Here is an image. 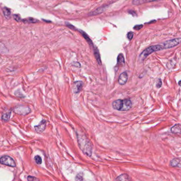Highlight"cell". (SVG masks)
<instances>
[{
	"label": "cell",
	"mask_w": 181,
	"mask_h": 181,
	"mask_svg": "<svg viewBox=\"0 0 181 181\" xmlns=\"http://www.w3.org/2000/svg\"><path fill=\"white\" fill-rule=\"evenodd\" d=\"M84 84L81 81H77L74 82L73 86V92L75 94L79 93L81 90Z\"/></svg>",
	"instance_id": "52a82bcc"
},
{
	"label": "cell",
	"mask_w": 181,
	"mask_h": 181,
	"mask_svg": "<svg viewBox=\"0 0 181 181\" xmlns=\"http://www.w3.org/2000/svg\"><path fill=\"white\" fill-rule=\"evenodd\" d=\"M116 180H118V181H130V179L129 178V176H128V174H123L118 176V177L116 178Z\"/></svg>",
	"instance_id": "9a60e30c"
},
{
	"label": "cell",
	"mask_w": 181,
	"mask_h": 181,
	"mask_svg": "<svg viewBox=\"0 0 181 181\" xmlns=\"http://www.w3.org/2000/svg\"><path fill=\"white\" fill-rule=\"evenodd\" d=\"M162 80H161L160 79H159L158 81H157V82L156 87H157L158 88H160V87H162Z\"/></svg>",
	"instance_id": "603a6c76"
},
{
	"label": "cell",
	"mask_w": 181,
	"mask_h": 181,
	"mask_svg": "<svg viewBox=\"0 0 181 181\" xmlns=\"http://www.w3.org/2000/svg\"><path fill=\"white\" fill-rule=\"evenodd\" d=\"M15 17V19L16 21H20V17H19V15H14Z\"/></svg>",
	"instance_id": "4316f807"
},
{
	"label": "cell",
	"mask_w": 181,
	"mask_h": 181,
	"mask_svg": "<svg viewBox=\"0 0 181 181\" xmlns=\"http://www.w3.org/2000/svg\"><path fill=\"white\" fill-rule=\"evenodd\" d=\"M128 79V74L125 72H123L121 74L120 76L118 78V82L120 85H124L125 84Z\"/></svg>",
	"instance_id": "9c48e42d"
},
{
	"label": "cell",
	"mask_w": 181,
	"mask_h": 181,
	"mask_svg": "<svg viewBox=\"0 0 181 181\" xmlns=\"http://www.w3.org/2000/svg\"><path fill=\"white\" fill-rule=\"evenodd\" d=\"M179 84L180 86V81H179Z\"/></svg>",
	"instance_id": "83f0119b"
},
{
	"label": "cell",
	"mask_w": 181,
	"mask_h": 181,
	"mask_svg": "<svg viewBox=\"0 0 181 181\" xmlns=\"http://www.w3.org/2000/svg\"><path fill=\"white\" fill-rule=\"evenodd\" d=\"M24 21H26V22H31V23H34V22H38L39 21L36 20V19H33V18H29L28 19H25Z\"/></svg>",
	"instance_id": "44dd1931"
},
{
	"label": "cell",
	"mask_w": 181,
	"mask_h": 181,
	"mask_svg": "<svg viewBox=\"0 0 181 181\" xmlns=\"http://www.w3.org/2000/svg\"><path fill=\"white\" fill-rule=\"evenodd\" d=\"M170 165L172 167H177L181 168V159L180 158H175L170 162Z\"/></svg>",
	"instance_id": "7c38bea8"
},
{
	"label": "cell",
	"mask_w": 181,
	"mask_h": 181,
	"mask_svg": "<svg viewBox=\"0 0 181 181\" xmlns=\"http://www.w3.org/2000/svg\"><path fill=\"white\" fill-rule=\"evenodd\" d=\"M82 173H80L78 174V175H77L76 176V180H78V181H81V180H83V177H82Z\"/></svg>",
	"instance_id": "7402d4cb"
},
{
	"label": "cell",
	"mask_w": 181,
	"mask_h": 181,
	"mask_svg": "<svg viewBox=\"0 0 181 181\" xmlns=\"http://www.w3.org/2000/svg\"><path fill=\"white\" fill-rule=\"evenodd\" d=\"M10 112H8V113H4L2 116V120L4 121H8L10 120Z\"/></svg>",
	"instance_id": "d6986e66"
},
{
	"label": "cell",
	"mask_w": 181,
	"mask_h": 181,
	"mask_svg": "<svg viewBox=\"0 0 181 181\" xmlns=\"http://www.w3.org/2000/svg\"><path fill=\"white\" fill-rule=\"evenodd\" d=\"M132 101L130 99L123 100V106L121 111H126L130 110L132 107Z\"/></svg>",
	"instance_id": "ba28073f"
},
{
	"label": "cell",
	"mask_w": 181,
	"mask_h": 181,
	"mask_svg": "<svg viewBox=\"0 0 181 181\" xmlns=\"http://www.w3.org/2000/svg\"><path fill=\"white\" fill-rule=\"evenodd\" d=\"M143 27V26L142 25H137L135 26V27H134V29L137 30H140V29H141Z\"/></svg>",
	"instance_id": "484cf974"
},
{
	"label": "cell",
	"mask_w": 181,
	"mask_h": 181,
	"mask_svg": "<svg viewBox=\"0 0 181 181\" xmlns=\"http://www.w3.org/2000/svg\"><path fill=\"white\" fill-rule=\"evenodd\" d=\"M127 37H128V39H129V40L132 39L133 37V33L132 32H129L128 34Z\"/></svg>",
	"instance_id": "cb8c5ba5"
},
{
	"label": "cell",
	"mask_w": 181,
	"mask_h": 181,
	"mask_svg": "<svg viewBox=\"0 0 181 181\" xmlns=\"http://www.w3.org/2000/svg\"><path fill=\"white\" fill-rule=\"evenodd\" d=\"M35 160L36 162V163L37 164H41L42 162V158L40 157V156L37 155V156L35 157Z\"/></svg>",
	"instance_id": "ffe728a7"
},
{
	"label": "cell",
	"mask_w": 181,
	"mask_h": 181,
	"mask_svg": "<svg viewBox=\"0 0 181 181\" xmlns=\"http://www.w3.org/2000/svg\"><path fill=\"white\" fill-rule=\"evenodd\" d=\"M160 0H133L132 4L133 5H141V4H145L146 3H149V2H155L158 1Z\"/></svg>",
	"instance_id": "8fae6325"
},
{
	"label": "cell",
	"mask_w": 181,
	"mask_h": 181,
	"mask_svg": "<svg viewBox=\"0 0 181 181\" xmlns=\"http://www.w3.org/2000/svg\"><path fill=\"white\" fill-rule=\"evenodd\" d=\"M14 111L17 114L25 115L29 114L31 111H30L29 108H28L27 106H18V107L15 108Z\"/></svg>",
	"instance_id": "5b68a950"
},
{
	"label": "cell",
	"mask_w": 181,
	"mask_h": 181,
	"mask_svg": "<svg viewBox=\"0 0 181 181\" xmlns=\"http://www.w3.org/2000/svg\"><path fill=\"white\" fill-rule=\"evenodd\" d=\"M163 46L162 45H152V46H150L145 49V51H143L142 53H141L140 55V58L142 60L145 59V57L150 55V54L153 53L154 52L161 51L164 50Z\"/></svg>",
	"instance_id": "7a4b0ae2"
},
{
	"label": "cell",
	"mask_w": 181,
	"mask_h": 181,
	"mask_svg": "<svg viewBox=\"0 0 181 181\" xmlns=\"http://www.w3.org/2000/svg\"><path fill=\"white\" fill-rule=\"evenodd\" d=\"M27 179L28 181H35V180L38 181V179H37L36 177H33V176H29L28 177Z\"/></svg>",
	"instance_id": "d4e9b609"
},
{
	"label": "cell",
	"mask_w": 181,
	"mask_h": 181,
	"mask_svg": "<svg viewBox=\"0 0 181 181\" xmlns=\"http://www.w3.org/2000/svg\"><path fill=\"white\" fill-rule=\"evenodd\" d=\"M112 106L114 110L121 111L122 106H123V100L118 99V100L115 101L112 103Z\"/></svg>",
	"instance_id": "30bf717a"
},
{
	"label": "cell",
	"mask_w": 181,
	"mask_h": 181,
	"mask_svg": "<svg viewBox=\"0 0 181 181\" xmlns=\"http://www.w3.org/2000/svg\"><path fill=\"white\" fill-rule=\"evenodd\" d=\"M46 126V121L42 120L40 122V123L35 126V130L36 132L42 133L45 130Z\"/></svg>",
	"instance_id": "8992f818"
},
{
	"label": "cell",
	"mask_w": 181,
	"mask_h": 181,
	"mask_svg": "<svg viewBox=\"0 0 181 181\" xmlns=\"http://www.w3.org/2000/svg\"><path fill=\"white\" fill-rule=\"evenodd\" d=\"M180 42H181V38H175L174 39H171L165 42L162 45L164 49H170L173 47L177 46V45L179 44Z\"/></svg>",
	"instance_id": "277c9868"
},
{
	"label": "cell",
	"mask_w": 181,
	"mask_h": 181,
	"mask_svg": "<svg viewBox=\"0 0 181 181\" xmlns=\"http://www.w3.org/2000/svg\"><path fill=\"white\" fill-rule=\"evenodd\" d=\"M118 65H121V64H124L125 63V60H124V57L123 55L122 54H119L118 57Z\"/></svg>",
	"instance_id": "ac0fdd59"
},
{
	"label": "cell",
	"mask_w": 181,
	"mask_h": 181,
	"mask_svg": "<svg viewBox=\"0 0 181 181\" xmlns=\"http://www.w3.org/2000/svg\"><path fill=\"white\" fill-rule=\"evenodd\" d=\"M78 141L80 149L87 156H91L93 147L90 141L84 135H78Z\"/></svg>",
	"instance_id": "6da1fadb"
},
{
	"label": "cell",
	"mask_w": 181,
	"mask_h": 181,
	"mask_svg": "<svg viewBox=\"0 0 181 181\" xmlns=\"http://www.w3.org/2000/svg\"><path fill=\"white\" fill-rule=\"evenodd\" d=\"M171 132L174 133V134H178L180 135L181 134V124H177L173 126L171 128Z\"/></svg>",
	"instance_id": "4fadbf2b"
},
{
	"label": "cell",
	"mask_w": 181,
	"mask_h": 181,
	"mask_svg": "<svg viewBox=\"0 0 181 181\" xmlns=\"http://www.w3.org/2000/svg\"><path fill=\"white\" fill-rule=\"evenodd\" d=\"M3 11L4 16L6 18V19H9L10 18V10L9 9L7 8H3Z\"/></svg>",
	"instance_id": "e0dca14e"
},
{
	"label": "cell",
	"mask_w": 181,
	"mask_h": 181,
	"mask_svg": "<svg viewBox=\"0 0 181 181\" xmlns=\"http://www.w3.org/2000/svg\"><path fill=\"white\" fill-rule=\"evenodd\" d=\"M80 32H81V34H82L83 37H84V38L86 39L87 41L88 42V43L89 44V45H91V46H93V42H92V41H91V40L90 38L89 37V36H88V35H87L86 32H84L81 31V30H80Z\"/></svg>",
	"instance_id": "2e32d148"
},
{
	"label": "cell",
	"mask_w": 181,
	"mask_h": 181,
	"mask_svg": "<svg viewBox=\"0 0 181 181\" xmlns=\"http://www.w3.org/2000/svg\"><path fill=\"white\" fill-rule=\"evenodd\" d=\"M94 54H95V57H96L98 63L99 65H101V56H100L99 51H98V50L97 48H95L94 49Z\"/></svg>",
	"instance_id": "5bb4252c"
},
{
	"label": "cell",
	"mask_w": 181,
	"mask_h": 181,
	"mask_svg": "<svg viewBox=\"0 0 181 181\" xmlns=\"http://www.w3.org/2000/svg\"><path fill=\"white\" fill-rule=\"evenodd\" d=\"M0 163L8 166L12 167L16 166V164L15 162V160L10 156H2V157L0 158Z\"/></svg>",
	"instance_id": "3957f363"
}]
</instances>
